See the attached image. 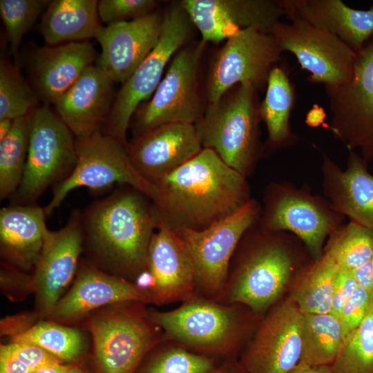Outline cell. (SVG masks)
<instances>
[{"instance_id":"obj_11","label":"cell","mask_w":373,"mask_h":373,"mask_svg":"<svg viewBox=\"0 0 373 373\" xmlns=\"http://www.w3.org/2000/svg\"><path fill=\"white\" fill-rule=\"evenodd\" d=\"M282 52L270 34L254 28L227 39L210 61L204 80L207 103L240 84L250 83L258 91L266 88L270 70Z\"/></svg>"},{"instance_id":"obj_3","label":"cell","mask_w":373,"mask_h":373,"mask_svg":"<svg viewBox=\"0 0 373 373\" xmlns=\"http://www.w3.org/2000/svg\"><path fill=\"white\" fill-rule=\"evenodd\" d=\"M260 106L258 90L251 84H237L216 102L207 103L195 124L202 148L214 151L247 178L265 155Z\"/></svg>"},{"instance_id":"obj_17","label":"cell","mask_w":373,"mask_h":373,"mask_svg":"<svg viewBox=\"0 0 373 373\" xmlns=\"http://www.w3.org/2000/svg\"><path fill=\"white\" fill-rule=\"evenodd\" d=\"M125 146L133 166L152 184L203 149L195 124L190 123L160 125L133 137Z\"/></svg>"},{"instance_id":"obj_36","label":"cell","mask_w":373,"mask_h":373,"mask_svg":"<svg viewBox=\"0 0 373 373\" xmlns=\"http://www.w3.org/2000/svg\"><path fill=\"white\" fill-rule=\"evenodd\" d=\"M332 365L339 373H373V303L362 323L343 339Z\"/></svg>"},{"instance_id":"obj_41","label":"cell","mask_w":373,"mask_h":373,"mask_svg":"<svg viewBox=\"0 0 373 373\" xmlns=\"http://www.w3.org/2000/svg\"><path fill=\"white\" fill-rule=\"evenodd\" d=\"M372 303L370 295L358 285L343 307L338 318L343 339L362 323Z\"/></svg>"},{"instance_id":"obj_10","label":"cell","mask_w":373,"mask_h":373,"mask_svg":"<svg viewBox=\"0 0 373 373\" xmlns=\"http://www.w3.org/2000/svg\"><path fill=\"white\" fill-rule=\"evenodd\" d=\"M261 210V204L251 198L236 212L204 230L171 227L190 259L195 283L209 294L216 295L222 289L236 248L245 233L257 224Z\"/></svg>"},{"instance_id":"obj_22","label":"cell","mask_w":373,"mask_h":373,"mask_svg":"<svg viewBox=\"0 0 373 373\" xmlns=\"http://www.w3.org/2000/svg\"><path fill=\"white\" fill-rule=\"evenodd\" d=\"M114 83L99 67L90 65L55 102V112L75 137L104 125L115 96Z\"/></svg>"},{"instance_id":"obj_21","label":"cell","mask_w":373,"mask_h":373,"mask_svg":"<svg viewBox=\"0 0 373 373\" xmlns=\"http://www.w3.org/2000/svg\"><path fill=\"white\" fill-rule=\"evenodd\" d=\"M97 361L103 373H134L151 344V334L140 319L112 314L90 325Z\"/></svg>"},{"instance_id":"obj_29","label":"cell","mask_w":373,"mask_h":373,"mask_svg":"<svg viewBox=\"0 0 373 373\" xmlns=\"http://www.w3.org/2000/svg\"><path fill=\"white\" fill-rule=\"evenodd\" d=\"M294 89L286 70L274 66L269 74L266 93L260 102V114L266 126L267 138L265 153L292 146L299 141L289 124L294 104Z\"/></svg>"},{"instance_id":"obj_46","label":"cell","mask_w":373,"mask_h":373,"mask_svg":"<svg viewBox=\"0 0 373 373\" xmlns=\"http://www.w3.org/2000/svg\"><path fill=\"white\" fill-rule=\"evenodd\" d=\"M34 373H86L80 367L74 365H64L61 363L46 367Z\"/></svg>"},{"instance_id":"obj_25","label":"cell","mask_w":373,"mask_h":373,"mask_svg":"<svg viewBox=\"0 0 373 373\" xmlns=\"http://www.w3.org/2000/svg\"><path fill=\"white\" fill-rule=\"evenodd\" d=\"M285 11L341 39L355 52L373 35V5L356 10L340 0H281Z\"/></svg>"},{"instance_id":"obj_24","label":"cell","mask_w":373,"mask_h":373,"mask_svg":"<svg viewBox=\"0 0 373 373\" xmlns=\"http://www.w3.org/2000/svg\"><path fill=\"white\" fill-rule=\"evenodd\" d=\"M148 249L147 264L156 281L155 298L161 302L184 297L193 289L194 273L175 231L158 218Z\"/></svg>"},{"instance_id":"obj_30","label":"cell","mask_w":373,"mask_h":373,"mask_svg":"<svg viewBox=\"0 0 373 373\" xmlns=\"http://www.w3.org/2000/svg\"><path fill=\"white\" fill-rule=\"evenodd\" d=\"M303 314L299 363L309 366L332 364L343 341L339 320L331 314Z\"/></svg>"},{"instance_id":"obj_37","label":"cell","mask_w":373,"mask_h":373,"mask_svg":"<svg viewBox=\"0 0 373 373\" xmlns=\"http://www.w3.org/2000/svg\"><path fill=\"white\" fill-rule=\"evenodd\" d=\"M48 0H1L0 15L13 55L23 35L47 8Z\"/></svg>"},{"instance_id":"obj_48","label":"cell","mask_w":373,"mask_h":373,"mask_svg":"<svg viewBox=\"0 0 373 373\" xmlns=\"http://www.w3.org/2000/svg\"><path fill=\"white\" fill-rule=\"evenodd\" d=\"M211 373H246L239 363L227 362Z\"/></svg>"},{"instance_id":"obj_13","label":"cell","mask_w":373,"mask_h":373,"mask_svg":"<svg viewBox=\"0 0 373 373\" xmlns=\"http://www.w3.org/2000/svg\"><path fill=\"white\" fill-rule=\"evenodd\" d=\"M325 88L332 114L325 128L347 150L359 149L367 162L373 160V39L356 52L351 81Z\"/></svg>"},{"instance_id":"obj_2","label":"cell","mask_w":373,"mask_h":373,"mask_svg":"<svg viewBox=\"0 0 373 373\" xmlns=\"http://www.w3.org/2000/svg\"><path fill=\"white\" fill-rule=\"evenodd\" d=\"M84 233L114 265L131 271L143 269L151 237L158 225L152 201L126 186L92 203L82 213Z\"/></svg>"},{"instance_id":"obj_12","label":"cell","mask_w":373,"mask_h":373,"mask_svg":"<svg viewBox=\"0 0 373 373\" xmlns=\"http://www.w3.org/2000/svg\"><path fill=\"white\" fill-rule=\"evenodd\" d=\"M290 23H277L270 35L283 52L293 53L303 69L310 73L308 81L325 88L343 86L353 77L355 52L338 37L316 28L293 12L285 11Z\"/></svg>"},{"instance_id":"obj_32","label":"cell","mask_w":373,"mask_h":373,"mask_svg":"<svg viewBox=\"0 0 373 373\" xmlns=\"http://www.w3.org/2000/svg\"><path fill=\"white\" fill-rule=\"evenodd\" d=\"M29 114L14 119L10 131L0 140L1 200L12 197L23 179L29 145Z\"/></svg>"},{"instance_id":"obj_6","label":"cell","mask_w":373,"mask_h":373,"mask_svg":"<svg viewBox=\"0 0 373 373\" xmlns=\"http://www.w3.org/2000/svg\"><path fill=\"white\" fill-rule=\"evenodd\" d=\"M193 28L180 1L165 9L157 44L115 94L103 132L126 146L127 132L135 112L151 97L173 57L191 39Z\"/></svg>"},{"instance_id":"obj_26","label":"cell","mask_w":373,"mask_h":373,"mask_svg":"<svg viewBox=\"0 0 373 373\" xmlns=\"http://www.w3.org/2000/svg\"><path fill=\"white\" fill-rule=\"evenodd\" d=\"M149 298L144 291L125 280L86 267L70 291L57 303L51 314L57 318H74L102 305L146 301Z\"/></svg>"},{"instance_id":"obj_35","label":"cell","mask_w":373,"mask_h":373,"mask_svg":"<svg viewBox=\"0 0 373 373\" xmlns=\"http://www.w3.org/2000/svg\"><path fill=\"white\" fill-rule=\"evenodd\" d=\"M13 342L37 346L64 361L74 360L82 350L77 330L49 323H40L16 334Z\"/></svg>"},{"instance_id":"obj_18","label":"cell","mask_w":373,"mask_h":373,"mask_svg":"<svg viewBox=\"0 0 373 373\" xmlns=\"http://www.w3.org/2000/svg\"><path fill=\"white\" fill-rule=\"evenodd\" d=\"M162 23L163 13L156 10L102 26L95 37L102 48L98 67L114 82L123 84L157 44Z\"/></svg>"},{"instance_id":"obj_23","label":"cell","mask_w":373,"mask_h":373,"mask_svg":"<svg viewBox=\"0 0 373 373\" xmlns=\"http://www.w3.org/2000/svg\"><path fill=\"white\" fill-rule=\"evenodd\" d=\"M95 59V49L87 41L35 49L30 69L37 94L45 102L54 104Z\"/></svg>"},{"instance_id":"obj_9","label":"cell","mask_w":373,"mask_h":373,"mask_svg":"<svg viewBox=\"0 0 373 373\" xmlns=\"http://www.w3.org/2000/svg\"><path fill=\"white\" fill-rule=\"evenodd\" d=\"M77 161L71 173L54 186L52 196L44 209L50 216L73 189L86 187L99 190L115 184L131 186L152 202L157 197L155 186L133 166L126 146L114 137L98 130L75 139Z\"/></svg>"},{"instance_id":"obj_16","label":"cell","mask_w":373,"mask_h":373,"mask_svg":"<svg viewBox=\"0 0 373 373\" xmlns=\"http://www.w3.org/2000/svg\"><path fill=\"white\" fill-rule=\"evenodd\" d=\"M303 327L294 300L285 301L263 321L240 365L246 373H289L300 362Z\"/></svg>"},{"instance_id":"obj_27","label":"cell","mask_w":373,"mask_h":373,"mask_svg":"<svg viewBox=\"0 0 373 373\" xmlns=\"http://www.w3.org/2000/svg\"><path fill=\"white\" fill-rule=\"evenodd\" d=\"M46 216L44 207L36 204H12L1 209V246L18 265H36L48 231Z\"/></svg>"},{"instance_id":"obj_39","label":"cell","mask_w":373,"mask_h":373,"mask_svg":"<svg viewBox=\"0 0 373 373\" xmlns=\"http://www.w3.org/2000/svg\"><path fill=\"white\" fill-rule=\"evenodd\" d=\"M215 369L207 356L173 347L158 354L143 373H211Z\"/></svg>"},{"instance_id":"obj_14","label":"cell","mask_w":373,"mask_h":373,"mask_svg":"<svg viewBox=\"0 0 373 373\" xmlns=\"http://www.w3.org/2000/svg\"><path fill=\"white\" fill-rule=\"evenodd\" d=\"M151 316L174 339L209 353L227 352L238 329L233 309L202 299L190 300L176 309L153 312Z\"/></svg>"},{"instance_id":"obj_5","label":"cell","mask_w":373,"mask_h":373,"mask_svg":"<svg viewBox=\"0 0 373 373\" xmlns=\"http://www.w3.org/2000/svg\"><path fill=\"white\" fill-rule=\"evenodd\" d=\"M257 226L269 231L289 232L298 238L314 260H319L327 238L344 224L345 217L323 195L307 184L287 181L268 184Z\"/></svg>"},{"instance_id":"obj_40","label":"cell","mask_w":373,"mask_h":373,"mask_svg":"<svg viewBox=\"0 0 373 373\" xmlns=\"http://www.w3.org/2000/svg\"><path fill=\"white\" fill-rule=\"evenodd\" d=\"M158 4L155 0H101L97 10L99 19L110 25L146 16L157 10Z\"/></svg>"},{"instance_id":"obj_1","label":"cell","mask_w":373,"mask_h":373,"mask_svg":"<svg viewBox=\"0 0 373 373\" xmlns=\"http://www.w3.org/2000/svg\"><path fill=\"white\" fill-rule=\"evenodd\" d=\"M153 184L157 216L173 229L204 230L251 198L247 178L209 149Z\"/></svg>"},{"instance_id":"obj_49","label":"cell","mask_w":373,"mask_h":373,"mask_svg":"<svg viewBox=\"0 0 373 373\" xmlns=\"http://www.w3.org/2000/svg\"><path fill=\"white\" fill-rule=\"evenodd\" d=\"M13 119H0V140L3 139L10 131Z\"/></svg>"},{"instance_id":"obj_20","label":"cell","mask_w":373,"mask_h":373,"mask_svg":"<svg viewBox=\"0 0 373 373\" xmlns=\"http://www.w3.org/2000/svg\"><path fill=\"white\" fill-rule=\"evenodd\" d=\"M83 237L82 213L77 211L64 227L46 233L36 264L35 281L47 311L52 310L75 272Z\"/></svg>"},{"instance_id":"obj_43","label":"cell","mask_w":373,"mask_h":373,"mask_svg":"<svg viewBox=\"0 0 373 373\" xmlns=\"http://www.w3.org/2000/svg\"><path fill=\"white\" fill-rule=\"evenodd\" d=\"M351 271L358 285L364 289L373 299V256L365 265Z\"/></svg>"},{"instance_id":"obj_42","label":"cell","mask_w":373,"mask_h":373,"mask_svg":"<svg viewBox=\"0 0 373 373\" xmlns=\"http://www.w3.org/2000/svg\"><path fill=\"white\" fill-rule=\"evenodd\" d=\"M358 284L351 271L339 267L335 279L330 314L338 319L341 311L351 297Z\"/></svg>"},{"instance_id":"obj_19","label":"cell","mask_w":373,"mask_h":373,"mask_svg":"<svg viewBox=\"0 0 373 373\" xmlns=\"http://www.w3.org/2000/svg\"><path fill=\"white\" fill-rule=\"evenodd\" d=\"M348 151L344 169L323 154L321 166L323 195L349 221L373 231V174L361 155Z\"/></svg>"},{"instance_id":"obj_38","label":"cell","mask_w":373,"mask_h":373,"mask_svg":"<svg viewBox=\"0 0 373 373\" xmlns=\"http://www.w3.org/2000/svg\"><path fill=\"white\" fill-rule=\"evenodd\" d=\"M61 363V360L37 346L12 342L1 345L0 373H34Z\"/></svg>"},{"instance_id":"obj_33","label":"cell","mask_w":373,"mask_h":373,"mask_svg":"<svg viewBox=\"0 0 373 373\" xmlns=\"http://www.w3.org/2000/svg\"><path fill=\"white\" fill-rule=\"evenodd\" d=\"M323 253L342 269H358L373 256V231L349 221L329 236Z\"/></svg>"},{"instance_id":"obj_44","label":"cell","mask_w":373,"mask_h":373,"mask_svg":"<svg viewBox=\"0 0 373 373\" xmlns=\"http://www.w3.org/2000/svg\"><path fill=\"white\" fill-rule=\"evenodd\" d=\"M327 114L325 109L318 105L314 104L312 108L309 110L305 116V122L311 128L325 127L326 123Z\"/></svg>"},{"instance_id":"obj_31","label":"cell","mask_w":373,"mask_h":373,"mask_svg":"<svg viewBox=\"0 0 373 373\" xmlns=\"http://www.w3.org/2000/svg\"><path fill=\"white\" fill-rule=\"evenodd\" d=\"M338 270L339 266L325 253L307 268L293 298L303 314H330Z\"/></svg>"},{"instance_id":"obj_15","label":"cell","mask_w":373,"mask_h":373,"mask_svg":"<svg viewBox=\"0 0 373 373\" xmlns=\"http://www.w3.org/2000/svg\"><path fill=\"white\" fill-rule=\"evenodd\" d=\"M180 3L206 43L226 41L249 28L270 34L285 16L281 1L182 0Z\"/></svg>"},{"instance_id":"obj_47","label":"cell","mask_w":373,"mask_h":373,"mask_svg":"<svg viewBox=\"0 0 373 373\" xmlns=\"http://www.w3.org/2000/svg\"><path fill=\"white\" fill-rule=\"evenodd\" d=\"M136 286L144 291V289L152 288L153 290L156 286V281L151 271H144L137 278Z\"/></svg>"},{"instance_id":"obj_4","label":"cell","mask_w":373,"mask_h":373,"mask_svg":"<svg viewBox=\"0 0 373 373\" xmlns=\"http://www.w3.org/2000/svg\"><path fill=\"white\" fill-rule=\"evenodd\" d=\"M207 44L202 39L187 44L173 57L151 97L132 117L133 137L162 124H195L201 119L207 105L201 75Z\"/></svg>"},{"instance_id":"obj_7","label":"cell","mask_w":373,"mask_h":373,"mask_svg":"<svg viewBox=\"0 0 373 373\" xmlns=\"http://www.w3.org/2000/svg\"><path fill=\"white\" fill-rule=\"evenodd\" d=\"M247 233L251 245L240 260L229 299L262 312L278 299L294 270L295 254L289 244L292 233L257 224Z\"/></svg>"},{"instance_id":"obj_34","label":"cell","mask_w":373,"mask_h":373,"mask_svg":"<svg viewBox=\"0 0 373 373\" xmlns=\"http://www.w3.org/2000/svg\"><path fill=\"white\" fill-rule=\"evenodd\" d=\"M39 106L18 67L6 58L0 61V119L24 117Z\"/></svg>"},{"instance_id":"obj_8","label":"cell","mask_w":373,"mask_h":373,"mask_svg":"<svg viewBox=\"0 0 373 373\" xmlns=\"http://www.w3.org/2000/svg\"><path fill=\"white\" fill-rule=\"evenodd\" d=\"M30 137L26 164L12 204H36L52 185L64 180L76 164L74 134L47 105L29 114Z\"/></svg>"},{"instance_id":"obj_28","label":"cell","mask_w":373,"mask_h":373,"mask_svg":"<svg viewBox=\"0 0 373 373\" xmlns=\"http://www.w3.org/2000/svg\"><path fill=\"white\" fill-rule=\"evenodd\" d=\"M95 0L50 1L43 13L41 32L50 46L95 37L102 27Z\"/></svg>"},{"instance_id":"obj_45","label":"cell","mask_w":373,"mask_h":373,"mask_svg":"<svg viewBox=\"0 0 373 373\" xmlns=\"http://www.w3.org/2000/svg\"><path fill=\"white\" fill-rule=\"evenodd\" d=\"M289 373H339L332 365H321L315 366H309L298 363Z\"/></svg>"}]
</instances>
